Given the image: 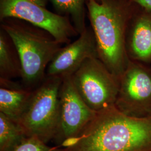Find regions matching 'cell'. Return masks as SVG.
Wrapping results in <instances>:
<instances>
[{
    "mask_svg": "<svg viewBox=\"0 0 151 151\" xmlns=\"http://www.w3.org/2000/svg\"><path fill=\"white\" fill-rule=\"evenodd\" d=\"M64 151H151V116L135 118L115 106L97 113Z\"/></svg>",
    "mask_w": 151,
    "mask_h": 151,
    "instance_id": "cell-1",
    "label": "cell"
},
{
    "mask_svg": "<svg viewBox=\"0 0 151 151\" xmlns=\"http://www.w3.org/2000/svg\"><path fill=\"white\" fill-rule=\"evenodd\" d=\"M86 6L99 59L120 79L130 60L125 48V32L132 10L124 0H87Z\"/></svg>",
    "mask_w": 151,
    "mask_h": 151,
    "instance_id": "cell-2",
    "label": "cell"
},
{
    "mask_svg": "<svg viewBox=\"0 0 151 151\" xmlns=\"http://www.w3.org/2000/svg\"><path fill=\"white\" fill-rule=\"evenodd\" d=\"M0 27L11 37L22 65V84L34 90L46 77L49 64L62 47L47 30L15 18L0 20Z\"/></svg>",
    "mask_w": 151,
    "mask_h": 151,
    "instance_id": "cell-3",
    "label": "cell"
},
{
    "mask_svg": "<svg viewBox=\"0 0 151 151\" xmlns=\"http://www.w3.org/2000/svg\"><path fill=\"white\" fill-rule=\"evenodd\" d=\"M62 79L46 76L34 89L27 108L17 122L27 136L45 143L54 140L58 124L59 92Z\"/></svg>",
    "mask_w": 151,
    "mask_h": 151,
    "instance_id": "cell-4",
    "label": "cell"
},
{
    "mask_svg": "<svg viewBox=\"0 0 151 151\" xmlns=\"http://www.w3.org/2000/svg\"><path fill=\"white\" fill-rule=\"evenodd\" d=\"M71 78L83 100L96 113L115 106L119 79L99 58L86 60Z\"/></svg>",
    "mask_w": 151,
    "mask_h": 151,
    "instance_id": "cell-5",
    "label": "cell"
},
{
    "mask_svg": "<svg viewBox=\"0 0 151 151\" xmlns=\"http://www.w3.org/2000/svg\"><path fill=\"white\" fill-rule=\"evenodd\" d=\"M15 18L50 32L60 43L68 44L79 35L70 18L49 11L33 0H0V20Z\"/></svg>",
    "mask_w": 151,
    "mask_h": 151,
    "instance_id": "cell-6",
    "label": "cell"
},
{
    "mask_svg": "<svg viewBox=\"0 0 151 151\" xmlns=\"http://www.w3.org/2000/svg\"><path fill=\"white\" fill-rule=\"evenodd\" d=\"M115 106L130 116H151V67L130 60L119 79Z\"/></svg>",
    "mask_w": 151,
    "mask_h": 151,
    "instance_id": "cell-7",
    "label": "cell"
},
{
    "mask_svg": "<svg viewBox=\"0 0 151 151\" xmlns=\"http://www.w3.org/2000/svg\"><path fill=\"white\" fill-rule=\"evenodd\" d=\"M59 103L58 124L54 141L56 146L63 148L80 135L97 113L83 100L71 76L62 79L59 92Z\"/></svg>",
    "mask_w": 151,
    "mask_h": 151,
    "instance_id": "cell-8",
    "label": "cell"
},
{
    "mask_svg": "<svg viewBox=\"0 0 151 151\" xmlns=\"http://www.w3.org/2000/svg\"><path fill=\"white\" fill-rule=\"evenodd\" d=\"M72 43L60 49L49 64L46 76L62 79L72 75L89 58H99L97 46L91 26Z\"/></svg>",
    "mask_w": 151,
    "mask_h": 151,
    "instance_id": "cell-9",
    "label": "cell"
},
{
    "mask_svg": "<svg viewBox=\"0 0 151 151\" xmlns=\"http://www.w3.org/2000/svg\"><path fill=\"white\" fill-rule=\"evenodd\" d=\"M125 48L130 60L151 65V13L132 10L126 29Z\"/></svg>",
    "mask_w": 151,
    "mask_h": 151,
    "instance_id": "cell-10",
    "label": "cell"
},
{
    "mask_svg": "<svg viewBox=\"0 0 151 151\" xmlns=\"http://www.w3.org/2000/svg\"><path fill=\"white\" fill-rule=\"evenodd\" d=\"M32 92L13 80H0V113L17 123L27 108Z\"/></svg>",
    "mask_w": 151,
    "mask_h": 151,
    "instance_id": "cell-11",
    "label": "cell"
},
{
    "mask_svg": "<svg viewBox=\"0 0 151 151\" xmlns=\"http://www.w3.org/2000/svg\"><path fill=\"white\" fill-rule=\"evenodd\" d=\"M22 76V62L16 46L0 27V80H13Z\"/></svg>",
    "mask_w": 151,
    "mask_h": 151,
    "instance_id": "cell-12",
    "label": "cell"
},
{
    "mask_svg": "<svg viewBox=\"0 0 151 151\" xmlns=\"http://www.w3.org/2000/svg\"><path fill=\"white\" fill-rule=\"evenodd\" d=\"M55 13L70 18L76 31L80 35L87 26V0H50Z\"/></svg>",
    "mask_w": 151,
    "mask_h": 151,
    "instance_id": "cell-13",
    "label": "cell"
},
{
    "mask_svg": "<svg viewBox=\"0 0 151 151\" xmlns=\"http://www.w3.org/2000/svg\"><path fill=\"white\" fill-rule=\"evenodd\" d=\"M27 137L20 125L0 113V151H11Z\"/></svg>",
    "mask_w": 151,
    "mask_h": 151,
    "instance_id": "cell-14",
    "label": "cell"
},
{
    "mask_svg": "<svg viewBox=\"0 0 151 151\" xmlns=\"http://www.w3.org/2000/svg\"><path fill=\"white\" fill-rule=\"evenodd\" d=\"M11 151H64V150L60 146H49L37 137L27 136Z\"/></svg>",
    "mask_w": 151,
    "mask_h": 151,
    "instance_id": "cell-15",
    "label": "cell"
},
{
    "mask_svg": "<svg viewBox=\"0 0 151 151\" xmlns=\"http://www.w3.org/2000/svg\"><path fill=\"white\" fill-rule=\"evenodd\" d=\"M132 10L151 13V0H124Z\"/></svg>",
    "mask_w": 151,
    "mask_h": 151,
    "instance_id": "cell-16",
    "label": "cell"
},
{
    "mask_svg": "<svg viewBox=\"0 0 151 151\" xmlns=\"http://www.w3.org/2000/svg\"><path fill=\"white\" fill-rule=\"evenodd\" d=\"M95 1H96L98 2H100L103 1H105V0H95Z\"/></svg>",
    "mask_w": 151,
    "mask_h": 151,
    "instance_id": "cell-17",
    "label": "cell"
}]
</instances>
